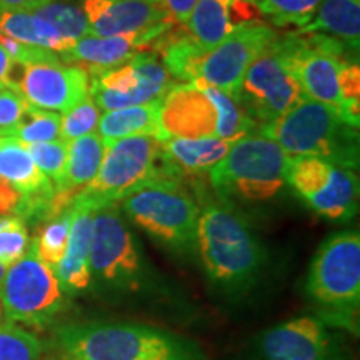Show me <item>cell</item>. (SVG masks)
I'll return each mask as SVG.
<instances>
[{"instance_id":"1","label":"cell","mask_w":360,"mask_h":360,"mask_svg":"<svg viewBox=\"0 0 360 360\" xmlns=\"http://www.w3.org/2000/svg\"><path fill=\"white\" fill-rule=\"evenodd\" d=\"M62 360H207L195 342L135 322H72L56 330Z\"/></svg>"},{"instance_id":"2","label":"cell","mask_w":360,"mask_h":360,"mask_svg":"<svg viewBox=\"0 0 360 360\" xmlns=\"http://www.w3.org/2000/svg\"><path fill=\"white\" fill-rule=\"evenodd\" d=\"M195 249L212 283L232 294L249 290L265 262V250L252 229L219 199L200 207Z\"/></svg>"},{"instance_id":"3","label":"cell","mask_w":360,"mask_h":360,"mask_svg":"<svg viewBox=\"0 0 360 360\" xmlns=\"http://www.w3.org/2000/svg\"><path fill=\"white\" fill-rule=\"evenodd\" d=\"M160 141L167 139H222L236 142L259 125L240 103L224 90L197 79L175 84L159 103Z\"/></svg>"},{"instance_id":"4","label":"cell","mask_w":360,"mask_h":360,"mask_svg":"<svg viewBox=\"0 0 360 360\" xmlns=\"http://www.w3.org/2000/svg\"><path fill=\"white\" fill-rule=\"evenodd\" d=\"M257 132L289 157H317L350 170L359 165V127L327 103L304 98L287 114L259 125Z\"/></svg>"},{"instance_id":"5","label":"cell","mask_w":360,"mask_h":360,"mask_svg":"<svg viewBox=\"0 0 360 360\" xmlns=\"http://www.w3.org/2000/svg\"><path fill=\"white\" fill-rule=\"evenodd\" d=\"M290 157L265 135L252 132L232 142L219 164L209 170L210 187L219 200L259 204L272 200L285 187Z\"/></svg>"},{"instance_id":"6","label":"cell","mask_w":360,"mask_h":360,"mask_svg":"<svg viewBox=\"0 0 360 360\" xmlns=\"http://www.w3.org/2000/svg\"><path fill=\"white\" fill-rule=\"evenodd\" d=\"M125 215L174 254L195 249L200 207L182 182L155 179L119 202Z\"/></svg>"},{"instance_id":"7","label":"cell","mask_w":360,"mask_h":360,"mask_svg":"<svg viewBox=\"0 0 360 360\" xmlns=\"http://www.w3.org/2000/svg\"><path fill=\"white\" fill-rule=\"evenodd\" d=\"M307 295L330 317L357 321L360 305V233L349 229L322 242L310 264Z\"/></svg>"},{"instance_id":"8","label":"cell","mask_w":360,"mask_h":360,"mask_svg":"<svg viewBox=\"0 0 360 360\" xmlns=\"http://www.w3.org/2000/svg\"><path fill=\"white\" fill-rule=\"evenodd\" d=\"M236 98L257 125L272 122L307 98L292 69L283 35L277 34L276 40L252 62Z\"/></svg>"},{"instance_id":"9","label":"cell","mask_w":360,"mask_h":360,"mask_svg":"<svg viewBox=\"0 0 360 360\" xmlns=\"http://www.w3.org/2000/svg\"><path fill=\"white\" fill-rule=\"evenodd\" d=\"M92 281L110 290H139L142 285V252L125 224L119 204L98 207L94 214L89 250Z\"/></svg>"},{"instance_id":"10","label":"cell","mask_w":360,"mask_h":360,"mask_svg":"<svg viewBox=\"0 0 360 360\" xmlns=\"http://www.w3.org/2000/svg\"><path fill=\"white\" fill-rule=\"evenodd\" d=\"M0 302L7 322L39 328L51 323L64 309L65 292L53 269L39 259L32 244L19 262L7 269Z\"/></svg>"},{"instance_id":"11","label":"cell","mask_w":360,"mask_h":360,"mask_svg":"<svg viewBox=\"0 0 360 360\" xmlns=\"http://www.w3.org/2000/svg\"><path fill=\"white\" fill-rule=\"evenodd\" d=\"M160 141L134 135L105 143V154L96 179L75 197L98 207L119 204L125 197L159 177L157 157Z\"/></svg>"},{"instance_id":"12","label":"cell","mask_w":360,"mask_h":360,"mask_svg":"<svg viewBox=\"0 0 360 360\" xmlns=\"http://www.w3.org/2000/svg\"><path fill=\"white\" fill-rule=\"evenodd\" d=\"M285 186L310 210L332 222H349L359 209V177L317 157H290Z\"/></svg>"},{"instance_id":"13","label":"cell","mask_w":360,"mask_h":360,"mask_svg":"<svg viewBox=\"0 0 360 360\" xmlns=\"http://www.w3.org/2000/svg\"><path fill=\"white\" fill-rule=\"evenodd\" d=\"M276 37V29L262 20L237 25L217 47L205 53L199 79L236 98L247 69Z\"/></svg>"},{"instance_id":"14","label":"cell","mask_w":360,"mask_h":360,"mask_svg":"<svg viewBox=\"0 0 360 360\" xmlns=\"http://www.w3.org/2000/svg\"><path fill=\"white\" fill-rule=\"evenodd\" d=\"M15 90L27 103L51 112H67L89 97L90 75L82 67L58 62L22 65Z\"/></svg>"},{"instance_id":"15","label":"cell","mask_w":360,"mask_h":360,"mask_svg":"<svg viewBox=\"0 0 360 360\" xmlns=\"http://www.w3.org/2000/svg\"><path fill=\"white\" fill-rule=\"evenodd\" d=\"M0 179L22 195L19 217L25 224L56 215L52 180L40 172L27 147L15 137H0Z\"/></svg>"},{"instance_id":"16","label":"cell","mask_w":360,"mask_h":360,"mask_svg":"<svg viewBox=\"0 0 360 360\" xmlns=\"http://www.w3.org/2000/svg\"><path fill=\"white\" fill-rule=\"evenodd\" d=\"M89 34L114 37L130 34H164L175 25L159 0H82Z\"/></svg>"},{"instance_id":"17","label":"cell","mask_w":360,"mask_h":360,"mask_svg":"<svg viewBox=\"0 0 360 360\" xmlns=\"http://www.w3.org/2000/svg\"><path fill=\"white\" fill-rule=\"evenodd\" d=\"M260 352L265 360H340L326 323L310 315L290 319L264 332Z\"/></svg>"},{"instance_id":"18","label":"cell","mask_w":360,"mask_h":360,"mask_svg":"<svg viewBox=\"0 0 360 360\" xmlns=\"http://www.w3.org/2000/svg\"><path fill=\"white\" fill-rule=\"evenodd\" d=\"M232 142L222 139H167L160 141L157 157V179L193 184L195 177L224 159Z\"/></svg>"},{"instance_id":"19","label":"cell","mask_w":360,"mask_h":360,"mask_svg":"<svg viewBox=\"0 0 360 360\" xmlns=\"http://www.w3.org/2000/svg\"><path fill=\"white\" fill-rule=\"evenodd\" d=\"M160 35L162 34H130L97 37V35L89 34L75 40L74 45L60 57L67 64L82 67L92 77L101 72L125 64L137 53L150 52L152 45Z\"/></svg>"},{"instance_id":"20","label":"cell","mask_w":360,"mask_h":360,"mask_svg":"<svg viewBox=\"0 0 360 360\" xmlns=\"http://www.w3.org/2000/svg\"><path fill=\"white\" fill-rule=\"evenodd\" d=\"M70 231L67 250L56 267V277L65 294H79L87 290L92 283L89 267V250L92 240L94 214L97 207L90 202L75 197L70 204Z\"/></svg>"},{"instance_id":"21","label":"cell","mask_w":360,"mask_h":360,"mask_svg":"<svg viewBox=\"0 0 360 360\" xmlns=\"http://www.w3.org/2000/svg\"><path fill=\"white\" fill-rule=\"evenodd\" d=\"M103 154H105V142L98 134H89L69 142L65 170L56 187V197H53L56 215L67 209L75 195L96 179L102 165Z\"/></svg>"},{"instance_id":"22","label":"cell","mask_w":360,"mask_h":360,"mask_svg":"<svg viewBox=\"0 0 360 360\" xmlns=\"http://www.w3.org/2000/svg\"><path fill=\"white\" fill-rule=\"evenodd\" d=\"M150 52L159 57L175 82H193L199 79L205 52L192 39L186 25L175 24L165 30L152 45Z\"/></svg>"},{"instance_id":"23","label":"cell","mask_w":360,"mask_h":360,"mask_svg":"<svg viewBox=\"0 0 360 360\" xmlns=\"http://www.w3.org/2000/svg\"><path fill=\"white\" fill-rule=\"evenodd\" d=\"M304 32H317L340 40L359 52L360 0H322Z\"/></svg>"},{"instance_id":"24","label":"cell","mask_w":360,"mask_h":360,"mask_svg":"<svg viewBox=\"0 0 360 360\" xmlns=\"http://www.w3.org/2000/svg\"><path fill=\"white\" fill-rule=\"evenodd\" d=\"M0 35L62 56L74 45L52 24L30 11H0Z\"/></svg>"},{"instance_id":"25","label":"cell","mask_w":360,"mask_h":360,"mask_svg":"<svg viewBox=\"0 0 360 360\" xmlns=\"http://www.w3.org/2000/svg\"><path fill=\"white\" fill-rule=\"evenodd\" d=\"M159 103L160 101L103 112L97 125L98 135L105 143L134 135H150L160 141Z\"/></svg>"},{"instance_id":"26","label":"cell","mask_w":360,"mask_h":360,"mask_svg":"<svg viewBox=\"0 0 360 360\" xmlns=\"http://www.w3.org/2000/svg\"><path fill=\"white\" fill-rule=\"evenodd\" d=\"M231 6L232 0H197L186 27L205 53L217 47L236 29Z\"/></svg>"},{"instance_id":"27","label":"cell","mask_w":360,"mask_h":360,"mask_svg":"<svg viewBox=\"0 0 360 360\" xmlns=\"http://www.w3.org/2000/svg\"><path fill=\"white\" fill-rule=\"evenodd\" d=\"M70 217L72 210L70 205L67 209L53 215L52 219L45 220V224L39 229V233L34 240H30L35 254L44 264L49 267H56L64 257L67 250V242H69V231H70Z\"/></svg>"},{"instance_id":"28","label":"cell","mask_w":360,"mask_h":360,"mask_svg":"<svg viewBox=\"0 0 360 360\" xmlns=\"http://www.w3.org/2000/svg\"><path fill=\"white\" fill-rule=\"evenodd\" d=\"M30 12L52 24L58 32L72 42L89 35V22L82 6H77L70 0H47Z\"/></svg>"},{"instance_id":"29","label":"cell","mask_w":360,"mask_h":360,"mask_svg":"<svg viewBox=\"0 0 360 360\" xmlns=\"http://www.w3.org/2000/svg\"><path fill=\"white\" fill-rule=\"evenodd\" d=\"M270 25L304 29L312 20L322 0H252Z\"/></svg>"},{"instance_id":"30","label":"cell","mask_w":360,"mask_h":360,"mask_svg":"<svg viewBox=\"0 0 360 360\" xmlns=\"http://www.w3.org/2000/svg\"><path fill=\"white\" fill-rule=\"evenodd\" d=\"M60 124L62 115H58L57 112L37 109V107L29 105L12 137H15L24 146L58 141V139H62Z\"/></svg>"},{"instance_id":"31","label":"cell","mask_w":360,"mask_h":360,"mask_svg":"<svg viewBox=\"0 0 360 360\" xmlns=\"http://www.w3.org/2000/svg\"><path fill=\"white\" fill-rule=\"evenodd\" d=\"M42 342L13 322L0 326V360H42Z\"/></svg>"},{"instance_id":"32","label":"cell","mask_w":360,"mask_h":360,"mask_svg":"<svg viewBox=\"0 0 360 360\" xmlns=\"http://www.w3.org/2000/svg\"><path fill=\"white\" fill-rule=\"evenodd\" d=\"M30 247L24 219L13 214L0 215V264L11 267L24 257Z\"/></svg>"},{"instance_id":"33","label":"cell","mask_w":360,"mask_h":360,"mask_svg":"<svg viewBox=\"0 0 360 360\" xmlns=\"http://www.w3.org/2000/svg\"><path fill=\"white\" fill-rule=\"evenodd\" d=\"M25 147L40 172L47 175L52 180L53 187H57L65 170L69 142L64 141V139H58V141L32 143V146Z\"/></svg>"},{"instance_id":"34","label":"cell","mask_w":360,"mask_h":360,"mask_svg":"<svg viewBox=\"0 0 360 360\" xmlns=\"http://www.w3.org/2000/svg\"><path fill=\"white\" fill-rule=\"evenodd\" d=\"M98 119H101V109L92 101V97L84 98L77 105L64 112L60 124V137L67 142L84 137V135L94 134L97 129Z\"/></svg>"},{"instance_id":"35","label":"cell","mask_w":360,"mask_h":360,"mask_svg":"<svg viewBox=\"0 0 360 360\" xmlns=\"http://www.w3.org/2000/svg\"><path fill=\"white\" fill-rule=\"evenodd\" d=\"M29 103L17 90L0 89V137H12Z\"/></svg>"},{"instance_id":"36","label":"cell","mask_w":360,"mask_h":360,"mask_svg":"<svg viewBox=\"0 0 360 360\" xmlns=\"http://www.w3.org/2000/svg\"><path fill=\"white\" fill-rule=\"evenodd\" d=\"M159 2L174 24L186 25L197 0H159Z\"/></svg>"},{"instance_id":"37","label":"cell","mask_w":360,"mask_h":360,"mask_svg":"<svg viewBox=\"0 0 360 360\" xmlns=\"http://www.w3.org/2000/svg\"><path fill=\"white\" fill-rule=\"evenodd\" d=\"M13 62L11 57L7 56V52L4 51L2 45H0V89H12L15 90V82H13Z\"/></svg>"},{"instance_id":"38","label":"cell","mask_w":360,"mask_h":360,"mask_svg":"<svg viewBox=\"0 0 360 360\" xmlns=\"http://www.w3.org/2000/svg\"><path fill=\"white\" fill-rule=\"evenodd\" d=\"M47 0H0V11H32Z\"/></svg>"},{"instance_id":"39","label":"cell","mask_w":360,"mask_h":360,"mask_svg":"<svg viewBox=\"0 0 360 360\" xmlns=\"http://www.w3.org/2000/svg\"><path fill=\"white\" fill-rule=\"evenodd\" d=\"M6 272H7V267L0 264V289H2V282H4V277H6Z\"/></svg>"},{"instance_id":"40","label":"cell","mask_w":360,"mask_h":360,"mask_svg":"<svg viewBox=\"0 0 360 360\" xmlns=\"http://www.w3.org/2000/svg\"><path fill=\"white\" fill-rule=\"evenodd\" d=\"M6 322V314H4V307H2V302H0V326Z\"/></svg>"}]
</instances>
